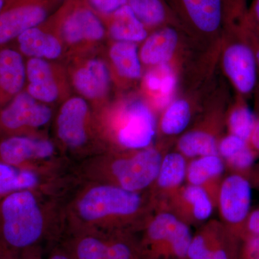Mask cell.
Here are the masks:
<instances>
[{
    "mask_svg": "<svg viewBox=\"0 0 259 259\" xmlns=\"http://www.w3.org/2000/svg\"><path fill=\"white\" fill-rule=\"evenodd\" d=\"M192 115V104L186 97L176 98L165 109L159 122L162 134L178 136L190 125Z\"/></svg>",
    "mask_w": 259,
    "mask_h": 259,
    "instance_id": "484cf974",
    "label": "cell"
},
{
    "mask_svg": "<svg viewBox=\"0 0 259 259\" xmlns=\"http://www.w3.org/2000/svg\"><path fill=\"white\" fill-rule=\"evenodd\" d=\"M5 3H6V0H0V12L4 9Z\"/></svg>",
    "mask_w": 259,
    "mask_h": 259,
    "instance_id": "60d3db41",
    "label": "cell"
},
{
    "mask_svg": "<svg viewBox=\"0 0 259 259\" xmlns=\"http://www.w3.org/2000/svg\"><path fill=\"white\" fill-rule=\"evenodd\" d=\"M54 117L52 109L25 90L0 109V139L15 136H39Z\"/></svg>",
    "mask_w": 259,
    "mask_h": 259,
    "instance_id": "4fadbf2b",
    "label": "cell"
},
{
    "mask_svg": "<svg viewBox=\"0 0 259 259\" xmlns=\"http://www.w3.org/2000/svg\"><path fill=\"white\" fill-rule=\"evenodd\" d=\"M251 197V184L240 174H232L221 185L219 196L221 215L226 226L240 238L250 212Z\"/></svg>",
    "mask_w": 259,
    "mask_h": 259,
    "instance_id": "ac0fdd59",
    "label": "cell"
},
{
    "mask_svg": "<svg viewBox=\"0 0 259 259\" xmlns=\"http://www.w3.org/2000/svg\"><path fill=\"white\" fill-rule=\"evenodd\" d=\"M109 67L121 81L134 82L142 79L144 66L139 56V44L113 41L108 50Z\"/></svg>",
    "mask_w": 259,
    "mask_h": 259,
    "instance_id": "603a6c76",
    "label": "cell"
},
{
    "mask_svg": "<svg viewBox=\"0 0 259 259\" xmlns=\"http://www.w3.org/2000/svg\"><path fill=\"white\" fill-rule=\"evenodd\" d=\"M26 83L24 90L42 103L66 100L69 95V76L60 65L45 59L30 58L25 62Z\"/></svg>",
    "mask_w": 259,
    "mask_h": 259,
    "instance_id": "5bb4252c",
    "label": "cell"
},
{
    "mask_svg": "<svg viewBox=\"0 0 259 259\" xmlns=\"http://www.w3.org/2000/svg\"><path fill=\"white\" fill-rule=\"evenodd\" d=\"M248 144L249 143L245 140L229 134L223 137L218 143V154L223 160L226 161Z\"/></svg>",
    "mask_w": 259,
    "mask_h": 259,
    "instance_id": "1f68e13d",
    "label": "cell"
},
{
    "mask_svg": "<svg viewBox=\"0 0 259 259\" xmlns=\"http://www.w3.org/2000/svg\"><path fill=\"white\" fill-rule=\"evenodd\" d=\"M141 79L146 101L153 111H163L176 99L179 77L174 64L150 68Z\"/></svg>",
    "mask_w": 259,
    "mask_h": 259,
    "instance_id": "44dd1931",
    "label": "cell"
},
{
    "mask_svg": "<svg viewBox=\"0 0 259 259\" xmlns=\"http://www.w3.org/2000/svg\"><path fill=\"white\" fill-rule=\"evenodd\" d=\"M244 23L232 27L225 34L221 65L237 95L247 99L258 90L259 74L254 51Z\"/></svg>",
    "mask_w": 259,
    "mask_h": 259,
    "instance_id": "52a82bcc",
    "label": "cell"
},
{
    "mask_svg": "<svg viewBox=\"0 0 259 259\" xmlns=\"http://www.w3.org/2000/svg\"><path fill=\"white\" fill-rule=\"evenodd\" d=\"M0 160L14 166L38 169L69 171L74 167L54 139L46 135L0 139Z\"/></svg>",
    "mask_w": 259,
    "mask_h": 259,
    "instance_id": "9c48e42d",
    "label": "cell"
},
{
    "mask_svg": "<svg viewBox=\"0 0 259 259\" xmlns=\"http://www.w3.org/2000/svg\"><path fill=\"white\" fill-rule=\"evenodd\" d=\"M26 66L17 49L0 48V109L25 89Z\"/></svg>",
    "mask_w": 259,
    "mask_h": 259,
    "instance_id": "7402d4cb",
    "label": "cell"
},
{
    "mask_svg": "<svg viewBox=\"0 0 259 259\" xmlns=\"http://www.w3.org/2000/svg\"><path fill=\"white\" fill-rule=\"evenodd\" d=\"M245 24L248 28L259 30V0H253L250 8H248Z\"/></svg>",
    "mask_w": 259,
    "mask_h": 259,
    "instance_id": "d590c367",
    "label": "cell"
},
{
    "mask_svg": "<svg viewBox=\"0 0 259 259\" xmlns=\"http://www.w3.org/2000/svg\"><path fill=\"white\" fill-rule=\"evenodd\" d=\"M44 1V0H6L5 7L10 6L22 3H28V2Z\"/></svg>",
    "mask_w": 259,
    "mask_h": 259,
    "instance_id": "ab89813d",
    "label": "cell"
},
{
    "mask_svg": "<svg viewBox=\"0 0 259 259\" xmlns=\"http://www.w3.org/2000/svg\"><path fill=\"white\" fill-rule=\"evenodd\" d=\"M54 139L73 165L107 151L97 128L95 112L81 97L67 98L54 119Z\"/></svg>",
    "mask_w": 259,
    "mask_h": 259,
    "instance_id": "5b68a950",
    "label": "cell"
},
{
    "mask_svg": "<svg viewBox=\"0 0 259 259\" xmlns=\"http://www.w3.org/2000/svg\"><path fill=\"white\" fill-rule=\"evenodd\" d=\"M61 0L28 2L5 7L0 12V48L46 20Z\"/></svg>",
    "mask_w": 259,
    "mask_h": 259,
    "instance_id": "2e32d148",
    "label": "cell"
},
{
    "mask_svg": "<svg viewBox=\"0 0 259 259\" xmlns=\"http://www.w3.org/2000/svg\"><path fill=\"white\" fill-rule=\"evenodd\" d=\"M76 182L73 170L38 169L14 166L0 160V200L23 190L65 197Z\"/></svg>",
    "mask_w": 259,
    "mask_h": 259,
    "instance_id": "7c38bea8",
    "label": "cell"
},
{
    "mask_svg": "<svg viewBox=\"0 0 259 259\" xmlns=\"http://www.w3.org/2000/svg\"><path fill=\"white\" fill-rule=\"evenodd\" d=\"M127 5L149 32L165 25L185 30L166 0H127Z\"/></svg>",
    "mask_w": 259,
    "mask_h": 259,
    "instance_id": "d4e9b609",
    "label": "cell"
},
{
    "mask_svg": "<svg viewBox=\"0 0 259 259\" xmlns=\"http://www.w3.org/2000/svg\"><path fill=\"white\" fill-rule=\"evenodd\" d=\"M44 249L42 247H34L18 252L0 250V259H45Z\"/></svg>",
    "mask_w": 259,
    "mask_h": 259,
    "instance_id": "e575fe53",
    "label": "cell"
},
{
    "mask_svg": "<svg viewBox=\"0 0 259 259\" xmlns=\"http://www.w3.org/2000/svg\"><path fill=\"white\" fill-rule=\"evenodd\" d=\"M245 29L248 32L253 51H254L255 61H256L257 67H258L259 74V30H253L248 28L245 24Z\"/></svg>",
    "mask_w": 259,
    "mask_h": 259,
    "instance_id": "f35d334b",
    "label": "cell"
},
{
    "mask_svg": "<svg viewBox=\"0 0 259 259\" xmlns=\"http://www.w3.org/2000/svg\"><path fill=\"white\" fill-rule=\"evenodd\" d=\"M59 9L60 34L66 52L77 57L106 36L103 20L85 0H64Z\"/></svg>",
    "mask_w": 259,
    "mask_h": 259,
    "instance_id": "30bf717a",
    "label": "cell"
},
{
    "mask_svg": "<svg viewBox=\"0 0 259 259\" xmlns=\"http://www.w3.org/2000/svg\"><path fill=\"white\" fill-rule=\"evenodd\" d=\"M66 197L37 191L14 192L0 200V250L18 252L50 248L62 241L66 231Z\"/></svg>",
    "mask_w": 259,
    "mask_h": 259,
    "instance_id": "7a4b0ae2",
    "label": "cell"
},
{
    "mask_svg": "<svg viewBox=\"0 0 259 259\" xmlns=\"http://www.w3.org/2000/svg\"><path fill=\"white\" fill-rule=\"evenodd\" d=\"M238 259H259V236L241 240Z\"/></svg>",
    "mask_w": 259,
    "mask_h": 259,
    "instance_id": "836d02e7",
    "label": "cell"
},
{
    "mask_svg": "<svg viewBox=\"0 0 259 259\" xmlns=\"http://www.w3.org/2000/svg\"><path fill=\"white\" fill-rule=\"evenodd\" d=\"M187 163L182 153H168L162 158L156 180L158 187L166 190L176 188L187 178Z\"/></svg>",
    "mask_w": 259,
    "mask_h": 259,
    "instance_id": "f1b7e54d",
    "label": "cell"
},
{
    "mask_svg": "<svg viewBox=\"0 0 259 259\" xmlns=\"http://www.w3.org/2000/svg\"><path fill=\"white\" fill-rule=\"evenodd\" d=\"M256 92V112H255L256 120L250 139L249 144L255 152L259 153V90H257Z\"/></svg>",
    "mask_w": 259,
    "mask_h": 259,
    "instance_id": "74e56055",
    "label": "cell"
},
{
    "mask_svg": "<svg viewBox=\"0 0 259 259\" xmlns=\"http://www.w3.org/2000/svg\"><path fill=\"white\" fill-rule=\"evenodd\" d=\"M241 243L226 225L210 223L192 237L187 259H238Z\"/></svg>",
    "mask_w": 259,
    "mask_h": 259,
    "instance_id": "d6986e66",
    "label": "cell"
},
{
    "mask_svg": "<svg viewBox=\"0 0 259 259\" xmlns=\"http://www.w3.org/2000/svg\"><path fill=\"white\" fill-rule=\"evenodd\" d=\"M256 120V116L248 106L246 99L237 95L236 101L228 113L229 134L235 135L249 143Z\"/></svg>",
    "mask_w": 259,
    "mask_h": 259,
    "instance_id": "83f0119b",
    "label": "cell"
},
{
    "mask_svg": "<svg viewBox=\"0 0 259 259\" xmlns=\"http://www.w3.org/2000/svg\"><path fill=\"white\" fill-rule=\"evenodd\" d=\"M224 170V161L219 155L202 156L193 160L187 166V178L190 185L203 186L222 175Z\"/></svg>",
    "mask_w": 259,
    "mask_h": 259,
    "instance_id": "f546056e",
    "label": "cell"
},
{
    "mask_svg": "<svg viewBox=\"0 0 259 259\" xmlns=\"http://www.w3.org/2000/svg\"><path fill=\"white\" fill-rule=\"evenodd\" d=\"M185 30L174 25H165L151 30L141 42L139 56L144 67L173 64L180 51Z\"/></svg>",
    "mask_w": 259,
    "mask_h": 259,
    "instance_id": "ffe728a7",
    "label": "cell"
},
{
    "mask_svg": "<svg viewBox=\"0 0 259 259\" xmlns=\"http://www.w3.org/2000/svg\"><path fill=\"white\" fill-rule=\"evenodd\" d=\"M73 88L86 100L101 105L110 92L112 74L109 65L100 58L77 59L69 71Z\"/></svg>",
    "mask_w": 259,
    "mask_h": 259,
    "instance_id": "e0dca14e",
    "label": "cell"
},
{
    "mask_svg": "<svg viewBox=\"0 0 259 259\" xmlns=\"http://www.w3.org/2000/svg\"><path fill=\"white\" fill-rule=\"evenodd\" d=\"M182 196L192 209L194 219L204 221L210 217L213 210L212 201L202 186H187L184 189Z\"/></svg>",
    "mask_w": 259,
    "mask_h": 259,
    "instance_id": "4dcf8cb0",
    "label": "cell"
},
{
    "mask_svg": "<svg viewBox=\"0 0 259 259\" xmlns=\"http://www.w3.org/2000/svg\"><path fill=\"white\" fill-rule=\"evenodd\" d=\"M102 20L107 35L113 41L139 44L144 41L150 32L127 5Z\"/></svg>",
    "mask_w": 259,
    "mask_h": 259,
    "instance_id": "cb8c5ba5",
    "label": "cell"
},
{
    "mask_svg": "<svg viewBox=\"0 0 259 259\" xmlns=\"http://www.w3.org/2000/svg\"><path fill=\"white\" fill-rule=\"evenodd\" d=\"M102 19L112 15L127 4V0H85Z\"/></svg>",
    "mask_w": 259,
    "mask_h": 259,
    "instance_id": "d6a6232c",
    "label": "cell"
},
{
    "mask_svg": "<svg viewBox=\"0 0 259 259\" xmlns=\"http://www.w3.org/2000/svg\"><path fill=\"white\" fill-rule=\"evenodd\" d=\"M190 36L223 38L231 27L244 21L246 0H166Z\"/></svg>",
    "mask_w": 259,
    "mask_h": 259,
    "instance_id": "8992f818",
    "label": "cell"
},
{
    "mask_svg": "<svg viewBox=\"0 0 259 259\" xmlns=\"http://www.w3.org/2000/svg\"><path fill=\"white\" fill-rule=\"evenodd\" d=\"M61 243L74 259H141L133 233L76 232L66 233Z\"/></svg>",
    "mask_w": 259,
    "mask_h": 259,
    "instance_id": "8fae6325",
    "label": "cell"
},
{
    "mask_svg": "<svg viewBox=\"0 0 259 259\" xmlns=\"http://www.w3.org/2000/svg\"><path fill=\"white\" fill-rule=\"evenodd\" d=\"M177 146L180 153L185 157L199 158L209 155H219L215 137L202 130H194L182 135Z\"/></svg>",
    "mask_w": 259,
    "mask_h": 259,
    "instance_id": "4316f807",
    "label": "cell"
},
{
    "mask_svg": "<svg viewBox=\"0 0 259 259\" xmlns=\"http://www.w3.org/2000/svg\"><path fill=\"white\" fill-rule=\"evenodd\" d=\"M146 202L144 192H131L117 186L78 182L64 202L66 233L76 232L141 231Z\"/></svg>",
    "mask_w": 259,
    "mask_h": 259,
    "instance_id": "6da1fadb",
    "label": "cell"
},
{
    "mask_svg": "<svg viewBox=\"0 0 259 259\" xmlns=\"http://www.w3.org/2000/svg\"><path fill=\"white\" fill-rule=\"evenodd\" d=\"M139 240L141 259H187L192 241L190 227L169 212L147 221Z\"/></svg>",
    "mask_w": 259,
    "mask_h": 259,
    "instance_id": "ba28073f",
    "label": "cell"
},
{
    "mask_svg": "<svg viewBox=\"0 0 259 259\" xmlns=\"http://www.w3.org/2000/svg\"><path fill=\"white\" fill-rule=\"evenodd\" d=\"M59 8L41 23L28 29L15 40L18 50L23 56L55 61L66 50L60 34Z\"/></svg>",
    "mask_w": 259,
    "mask_h": 259,
    "instance_id": "9a60e30c",
    "label": "cell"
},
{
    "mask_svg": "<svg viewBox=\"0 0 259 259\" xmlns=\"http://www.w3.org/2000/svg\"><path fill=\"white\" fill-rule=\"evenodd\" d=\"M97 128L107 150L139 151L151 147L157 133L154 111L146 100L126 99L94 110Z\"/></svg>",
    "mask_w": 259,
    "mask_h": 259,
    "instance_id": "277c9868",
    "label": "cell"
},
{
    "mask_svg": "<svg viewBox=\"0 0 259 259\" xmlns=\"http://www.w3.org/2000/svg\"><path fill=\"white\" fill-rule=\"evenodd\" d=\"M162 157L156 148L139 151L107 150L74 165L78 182L117 186L131 192H144L157 179Z\"/></svg>",
    "mask_w": 259,
    "mask_h": 259,
    "instance_id": "3957f363",
    "label": "cell"
},
{
    "mask_svg": "<svg viewBox=\"0 0 259 259\" xmlns=\"http://www.w3.org/2000/svg\"><path fill=\"white\" fill-rule=\"evenodd\" d=\"M45 259H74L62 243H59L51 248Z\"/></svg>",
    "mask_w": 259,
    "mask_h": 259,
    "instance_id": "8d00e7d4",
    "label": "cell"
}]
</instances>
